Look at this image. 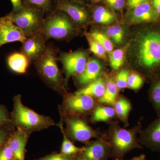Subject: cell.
<instances>
[{
  "label": "cell",
  "instance_id": "2e32d148",
  "mask_svg": "<svg viewBox=\"0 0 160 160\" xmlns=\"http://www.w3.org/2000/svg\"><path fill=\"white\" fill-rule=\"evenodd\" d=\"M158 13L146 1L133 8L129 16V22L133 24L152 22L157 18Z\"/></svg>",
  "mask_w": 160,
  "mask_h": 160
},
{
  "label": "cell",
  "instance_id": "ee69618b",
  "mask_svg": "<svg viewBox=\"0 0 160 160\" xmlns=\"http://www.w3.org/2000/svg\"><path fill=\"white\" fill-rule=\"evenodd\" d=\"M95 2H99V1H102V0H93Z\"/></svg>",
  "mask_w": 160,
  "mask_h": 160
},
{
  "label": "cell",
  "instance_id": "836d02e7",
  "mask_svg": "<svg viewBox=\"0 0 160 160\" xmlns=\"http://www.w3.org/2000/svg\"><path fill=\"white\" fill-rule=\"evenodd\" d=\"M11 125L10 116L7 108L0 104V128Z\"/></svg>",
  "mask_w": 160,
  "mask_h": 160
},
{
  "label": "cell",
  "instance_id": "f546056e",
  "mask_svg": "<svg viewBox=\"0 0 160 160\" xmlns=\"http://www.w3.org/2000/svg\"><path fill=\"white\" fill-rule=\"evenodd\" d=\"M144 83V79L138 73H132L129 75L127 86L134 90L140 89Z\"/></svg>",
  "mask_w": 160,
  "mask_h": 160
},
{
  "label": "cell",
  "instance_id": "4316f807",
  "mask_svg": "<svg viewBox=\"0 0 160 160\" xmlns=\"http://www.w3.org/2000/svg\"><path fill=\"white\" fill-rule=\"evenodd\" d=\"M125 59V52L122 49H118L110 52L109 62L111 68L117 71L123 64Z\"/></svg>",
  "mask_w": 160,
  "mask_h": 160
},
{
  "label": "cell",
  "instance_id": "ffe728a7",
  "mask_svg": "<svg viewBox=\"0 0 160 160\" xmlns=\"http://www.w3.org/2000/svg\"><path fill=\"white\" fill-rule=\"evenodd\" d=\"M118 88L115 82L110 79L106 84V90L102 96L100 98L98 102L101 105L114 106L118 99Z\"/></svg>",
  "mask_w": 160,
  "mask_h": 160
},
{
  "label": "cell",
  "instance_id": "603a6c76",
  "mask_svg": "<svg viewBox=\"0 0 160 160\" xmlns=\"http://www.w3.org/2000/svg\"><path fill=\"white\" fill-rule=\"evenodd\" d=\"M63 125V121L62 120L58 124V126L59 127L62 133L63 136L61 153L66 156L76 155L82 151L84 147H78L75 146L74 144L69 139V138L65 133Z\"/></svg>",
  "mask_w": 160,
  "mask_h": 160
},
{
  "label": "cell",
  "instance_id": "484cf974",
  "mask_svg": "<svg viewBox=\"0 0 160 160\" xmlns=\"http://www.w3.org/2000/svg\"><path fill=\"white\" fill-rule=\"evenodd\" d=\"M87 34L102 45L107 52L110 53L113 51V44L106 35L98 31H92Z\"/></svg>",
  "mask_w": 160,
  "mask_h": 160
},
{
  "label": "cell",
  "instance_id": "9c48e42d",
  "mask_svg": "<svg viewBox=\"0 0 160 160\" xmlns=\"http://www.w3.org/2000/svg\"><path fill=\"white\" fill-rule=\"evenodd\" d=\"M63 65V70L66 75L65 85H67L69 78L78 76L84 71L87 62L86 52L77 51L71 52H62L58 58Z\"/></svg>",
  "mask_w": 160,
  "mask_h": 160
},
{
  "label": "cell",
  "instance_id": "7c38bea8",
  "mask_svg": "<svg viewBox=\"0 0 160 160\" xmlns=\"http://www.w3.org/2000/svg\"><path fill=\"white\" fill-rule=\"evenodd\" d=\"M46 40L41 32L27 37L22 42V52L29 61H35L46 52Z\"/></svg>",
  "mask_w": 160,
  "mask_h": 160
},
{
  "label": "cell",
  "instance_id": "44dd1931",
  "mask_svg": "<svg viewBox=\"0 0 160 160\" xmlns=\"http://www.w3.org/2000/svg\"><path fill=\"white\" fill-rule=\"evenodd\" d=\"M114 107L118 117L124 123L126 126H128L129 112L132 109L131 103L124 97H120L117 100Z\"/></svg>",
  "mask_w": 160,
  "mask_h": 160
},
{
  "label": "cell",
  "instance_id": "3957f363",
  "mask_svg": "<svg viewBox=\"0 0 160 160\" xmlns=\"http://www.w3.org/2000/svg\"><path fill=\"white\" fill-rule=\"evenodd\" d=\"M137 58L142 68L154 72L160 67V32L149 31L142 35L138 42Z\"/></svg>",
  "mask_w": 160,
  "mask_h": 160
},
{
  "label": "cell",
  "instance_id": "e575fe53",
  "mask_svg": "<svg viewBox=\"0 0 160 160\" xmlns=\"http://www.w3.org/2000/svg\"><path fill=\"white\" fill-rule=\"evenodd\" d=\"M14 155L8 141L0 150V160H13Z\"/></svg>",
  "mask_w": 160,
  "mask_h": 160
},
{
  "label": "cell",
  "instance_id": "60d3db41",
  "mask_svg": "<svg viewBox=\"0 0 160 160\" xmlns=\"http://www.w3.org/2000/svg\"><path fill=\"white\" fill-rule=\"evenodd\" d=\"M130 160H146V156L144 154L140 155V156L136 157Z\"/></svg>",
  "mask_w": 160,
  "mask_h": 160
},
{
  "label": "cell",
  "instance_id": "ac0fdd59",
  "mask_svg": "<svg viewBox=\"0 0 160 160\" xmlns=\"http://www.w3.org/2000/svg\"><path fill=\"white\" fill-rule=\"evenodd\" d=\"M106 83L102 78H98L94 82L78 90L74 93L76 94H86L92 98L99 99L104 94L106 90Z\"/></svg>",
  "mask_w": 160,
  "mask_h": 160
},
{
  "label": "cell",
  "instance_id": "f6af8a7d",
  "mask_svg": "<svg viewBox=\"0 0 160 160\" xmlns=\"http://www.w3.org/2000/svg\"><path fill=\"white\" fill-rule=\"evenodd\" d=\"M13 160H16L15 159H13Z\"/></svg>",
  "mask_w": 160,
  "mask_h": 160
},
{
  "label": "cell",
  "instance_id": "8992f818",
  "mask_svg": "<svg viewBox=\"0 0 160 160\" xmlns=\"http://www.w3.org/2000/svg\"><path fill=\"white\" fill-rule=\"evenodd\" d=\"M44 12L36 7L24 4L21 11L12 12L10 14L12 22L23 30L27 37L40 32L45 19L43 18Z\"/></svg>",
  "mask_w": 160,
  "mask_h": 160
},
{
  "label": "cell",
  "instance_id": "d6986e66",
  "mask_svg": "<svg viewBox=\"0 0 160 160\" xmlns=\"http://www.w3.org/2000/svg\"><path fill=\"white\" fill-rule=\"evenodd\" d=\"M29 61L22 52H14L8 57L7 64L12 71L18 73H24L27 71Z\"/></svg>",
  "mask_w": 160,
  "mask_h": 160
},
{
  "label": "cell",
  "instance_id": "277c9868",
  "mask_svg": "<svg viewBox=\"0 0 160 160\" xmlns=\"http://www.w3.org/2000/svg\"><path fill=\"white\" fill-rule=\"evenodd\" d=\"M57 50L49 46L45 53L35 60V65L38 74L46 84L58 92L66 90L65 79L57 64Z\"/></svg>",
  "mask_w": 160,
  "mask_h": 160
},
{
  "label": "cell",
  "instance_id": "5b68a950",
  "mask_svg": "<svg viewBox=\"0 0 160 160\" xmlns=\"http://www.w3.org/2000/svg\"><path fill=\"white\" fill-rule=\"evenodd\" d=\"M76 29L72 20L66 13L57 10L44 19L40 32L46 39L64 40L71 36Z\"/></svg>",
  "mask_w": 160,
  "mask_h": 160
},
{
  "label": "cell",
  "instance_id": "b9f144b4",
  "mask_svg": "<svg viewBox=\"0 0 160 160\" xmlns=\"http://www.w3.org/2000/svg\"><path fill=\"white\" fill-rule=\"evenodd\" d=\"M115 1L116 0H107V2H108V3H109L111 6L113 5V3L115 2Z\"/></svg>",
  "mask_w": 160,
  "mask_h": 160
},
{
  "label": "cell",
  "instance_id": "cb8c5ba5",
  "mask_svg": "<svg viewBox=\"0 0 160 160\" xmlns=\"http://www.w3.org/2000/svg\"><path fill=\"white\" fill-rule=\"evenodd\" d=\"M93 18L96 22L102 25H109L115 20L113 13L103 6H99L95 9Z\"/></svg>",
  "mask_w": 160,
  "mask_h": 160
},
{
  "label": "cell",
  "instance_id": "4fadbf2b",
  "mask_svg": "<svg viewBox=\"0 0 160 160\" xmlns=\"http://www.w3.org/2000/svg\"><path fill=\"white\" fill-rule=\"evenodd\" d=\"M140 132L139 142L141 145L152 151L160 152V115Z\"/></svg>",
  "mask_w": 160,
  "mask_h": 160
},
{
  "label": "cell",
  "instance_id": "6da1fadb",
  "mask_svg": "<svg viewBox=\"0 0 160 160\" xmlns=\"http://www.w3.org/2000/svg\"><path fill=\"white\" fill-rule=\"evenodd\" d=\"M13 110L10 114L12 126L31 134L54 126L53 120L48 116L39 114L23 105L22 96L13 98Z\"/></svg>",
  "mask_w": 160,
  "mask_h": 160
},
{
  "label": "cell",
  "instance_id": "e0dca14e",
  "mask_svg": "<svg viewBox=\"0 0 160 160\" xmlns=\"http://www.w3.org/2000/svg\"><path fill=\"white\" fill-rule=\"evenodd\" d=\"M102 70V66L99 61L90 59L87 62L84 71L76 77L77 81L81 86H87L99 78Z\"/></svg>",
  "mask_w": 160,
  "mask_h": 160
},
{
  "label": "cell",
  "instance_id": "ba28073f",
  "mask_svg": "<svg viewBox=\"0 0 160 160\" xmlns=\"http://www.w3.org/2000/svg\"><path fill=\"white\" fill-rule=\"evenodd\" d=\"M61 120L66 123L65 133L72 141L86 144L92 138H100L98 132L93 130L82 117H61Z\"/></svg>",
  "mask_w": 160,
  "mask_h": 160
},
{
  "label": "cell",
  "instance_id": "7402d4cb",
  "mask_svg": "<svg viewBox=\"0 0 160 160\" xmlns=\"http://www.w3.org/2000/svg\"><path fill=\"white\" fill-rule=\"evenodd\" d=\"M114 108L108 106H98L92 111L91 121L93 122H107L115 116Z\"/></svg>",
  "mask_w": 160,
  "mask_h": 160
},
{
  "label": "cell",
  "instance_id": "30bf717a",
  "mask_svg": "<svg viewBox=\"0 0 160 160\" xmlns=\"http://www.w3.org/2000/svg\"><path fill=\"white\" fill-rule=\"evenodd\" d=\"M77 160H108L111 157V150L106 139L100 138L86 144L84 149L76 155Z\"/></svg>",
  "mask_w": 160,
  "mask_h": 160
},
{
  "label": "cell",
  "instance_id": "5bb4252c",
  "mask_svg": "<svg viewBox=\"0 0 160 160\" xmlns=\"http://www.w3.org/2000/svg\"><path fill=\"white\" fill-rule=\"evenodd\" d=\"M57 10L62 12L75 23L80 26L86 25L89 20V14L86 9L76 4L65 0H58Z\"/></svg>",
  "mask_w": 160,
  "mask_h": 160
},
{
  "label": "cell",
  "instance_id": "f1b7e54d",
  "mask_svg": "<svg viewBox=\"0 0 160 160\" xmlns=\"http://www.w3.org/2000/svg\"><path fill=\"white\" fill-rule=\"evenodd\" d=\"M86 36L89 42V50L96 56L103 59H105L107 52L104 47L99 43L90 37L88 34H86Z\"/></svg>",
  "mask_w": 160,
  "mask_h": 160
},
{
  "label": "cell",
  "instance_id": "d4e9b609",
  "mask_svg": "<svg viewBox=\"0 0 160 160\" xmlns=\"http://www.w3.org/2000/svg\"><path fill=\"white\" fill-rule=\"evenodd\" d=\"M149 100L156 112L160 115V78L155 80L150 89Z\"/></svg>",
  "mask_w": 160,
  "mask_h": 160
},
{
  "label": "cell",
  "instance_id": "d590c367",
  "mask_svg": "<svg viewBox=\"0 0 160 160\" xmlns=\"http://www.w3.org/2000/svg\"><path fill=\"white\" fill-rule=\"evenodd\" d=\"M38 160H77V158L76 155L66 156L61 153H55L46 156Z\"/></svg>",
  "mask_w": 160,
  "mask_h": 160
},
{
  "label": "cell",
  "instance_id": "1f68e13d",
  "mask_svg": "<svg viewBox=\"0 0 160 160\" xmlns=\"http://www.w3.org/2000/svg\"><path fill=\"white\" fill-rule=\"evenodd\" d=\"M129 72L126 69H122L118 73L115 83L118 89H123L127 87Z\"/></svg>",
  "mask_w": 160,
  "mask_h": 160
},
{
  "label": "cell",
  "instance_id": "7bdbcfd3",
  "mask_svg": "<svg viewBox=\"0 0 160 160\" xmlns=\"http://www.w3.org/2000/svg\"><path fill=\"white\" fill-rule=\"evenodd\" d=\"M72 1H74V2H81L82 0H72Z\"/></svg>",
  "mask_w": 160,
  "mask_h": 160
},
{
  "label": "cell",
  "instance_id": "9a60e30c",
  "mask_svg": "<svg viewBox=\"0 0 160 160\" xmlns=\"http://www.w3.org/2000/svg\"><path fill=\"white\" fill-rule=\"evenodd\" d=\"M30 134L21 129H17L12 132L8 143L17 160H25L26 144Z\"/></svg>",
  "mask_w": 160,
  "mask_h": 160
},
{
  "label": "cell",
  "instance_id": "ab89813d",
  "mask_svg": "<svg viewBox=\"0 0 160 160\" xmlns=\"http://www.w3.org/2000/svg\"><path fill=\"white\" fill-rule=\"evenodd\" d=\"M152 2L156 11L160 14V0H152Z\"/></svg>",
  "mask_w": 160,
  "mask_h": 160
},
{
  "label": "cell",
  "instance_id": "8fae6325",
  "mask_svg": "<svg viewBox=\"0 0 160 160\" xmlns=\"http://www.w3.org/2000/svg\"><path fill=\"white\" fill-rule=\"evenodd\" d=\"M26 38L23 30L12 22L10 13L0 18V48L7 43H22Z\"/></svg>",
  "mask_w": 160,
  "mask_h": 160
},
{
  "label": "cell",
  "instance_id": "52a82bcc",
  "mask_svg": "<svg viewBox=\"0 0 160 160\" xmlns=\"http://www.w3.org/2000/svg\"><path fill=\"white\" fill-rule=\"evenodd\" d=\"M96 106L93 98L86 94L65 95L60 107L61 117H82L92 113Z\"/></svg>",
  "mask_w": 160,
  "mask_h": 160
},
{
  "label": "cell",
  "instance_id": "83f0119b",
  "mask_svg": "<svg viewBox=\"0 0 160 160\" xmlns=\"http://www.w3.org/2000/svg\"><path fill=\"white\" fill-rule=\"evenodd\" d=\"M106 35L115 44L122 42L124 37V31L122 27L120 26H110L106 30Z\"/></svg>",
  "mask_w": 160,
  "mask_h": 160
},
{
  "label": "cell",
  "instance_id": "f35d334b",
  "mask_svg": "<svg viewBox=\"0 0 160 160\" xmlns=\"http://www.w3.org/2000/svg\"><path fill=\"white\" fill-rule=\"evenodd\" d=\"M125 2V0H116L112 6L115 9L120 10L122 9L124 7Z\"/></svg>",
  "mask_w": 160,
  "mask_h": 160
},
{
  "label": "cell",
  "instance_id": "bcb514c9",
  "mask_svg": "<svg viewBox=\"0 0 160 160\" xmlns=\"http://www.w3.org/2000/svg\"></svg>",
  "mask_w": 160,
  "mask_h": 160
},
{
  "label": "cell",
  "instance_id": "7a4b0ae2",
  "mask_svg": "<svg viewBox=\"0 0 160 160\" xmlns=\"http://www.w3.org/2000/svg\"><path fill=\"white\" fill-rule=\"evenodd\" d=\"M141 128V123L130 129L122 128L118 124H112L109 129L107 140L111 148V157L117 160H122L132 149L142 148L137 136Z\"/></svg>",
  "mask_w": 160,
  "mask_h": 160
},
{
  "label": "cell",
  "instance_id": "d6a6232c",
  "mask_svg": "<svg viewBox=\"0 0 160 160\" xmlns=\"http://www.w3.org/2000/svg\"><path fill=\"white\" fill-rule=\"evenodd\" d=\"M14 128L12 125L0 128V150L8 141L12 132L14 130Z\"/></svg>",
  "mask_w": 160,
  "mask_h": 160
},
{
  "label": "cell",
  "instance_id": "4dcf8cb0",
  "mask_svg": "<svg viewBox=\"0 0 160 160\" xmlns=\"http://www.w3.org/2000/svg\"><path fill=\"white\" fill-rule=\"evenodd\" d=\"M25 4L38 8L43 11L51 9V0H24Z\"/></svg>",
  "mask_w": 160,
  "mask_h": 160
},
{
  "label": "cell",
  "instance_id": "74e56055",
  "mask_svg": "<svg viewBox=\"0 0 160 160\" xmlns=\"http://www.w3.org/2000/svg\"><path fill=\"white\" fill-rule=\"evenodd\" d=\"M146 1H147V0H128V4L129 7L133 9L140 4Z\"/></svg>",
  "mask_w": 160,
  "mask_h": 160
},
{
  "label": "cell",
  "instance_id": "8d00e7d4",
  "mask_svg": "<svg viewBox=\"0 0 160 160\" xmlns=\"http://www.w3.org/2000/svg\"><path fill=\"white\" fill-rule=\"evenodd\" d=\"M13 7L12 12H17L23 9L24 4L22 0H10Z\"/></svg>",
  "mask_w": 160,
  "mask_h": 160
}]
</instances>
